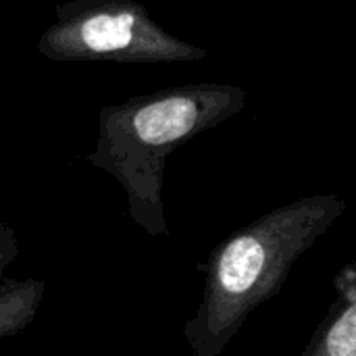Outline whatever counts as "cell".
Wrapping results in <instances>:
<instances>
[{"instance_id": "1", "label": "cell", "mask_w": 356, "mask_h": 356, "mask_svg": "<svg viewBox=\"0 0 356 356\" xmlns=\"http://www.w3.org/2000/svg\"><path fill=\"white\" fill-rule=\"evenodd\" d=\"M344 211L340 196L317 194L277 207L223 240L209 259L202 300L184 325L192 355H223L246 319L280 292L294 263Z\"/></svg>"}, {"instance_id": "2", "label": "cell", "mask_w": 356, "mask_h": 356, "mask_svg": "<svg viewBox=\"0 0 356 356\" xmlns=\"http://www.w3.org/2000/svg\"><path fill=\"white\" fill-rule=\"evenodd\" d=\"M234 86L196 83L106 106L100 115L90 165L111 173L127 196L129 215L152 238L169 236L163 209L167 159L194 136L223 123L244 106Z\"/></svg>"}, {"instance_id": "3", "label": "cell", "mask_w": 356, "mask_h": 356, "mask_svg": "<svg viewBox=\"0 0 356 356\" xmlns=\"http://www.w3.org/2000/svg\"><path fill=\"white\" fill-rule=\"evenodd\" d=\"M52 60L184 63L204 56L202 48L181 42L159 27L131 0H106L60 17L40 40Z\"/></svg>"}, {"instance_id": "4", "label": "cell", "mask_w": 356, "mask_h": 356, "mask_svg": "<svg viewBox=\"0 0 356 356\" xmlns=\"http://www.w3.org/2000/svg\"><path fill=\"white\" fill-rule=\"evenodd\" d=\"M336 302L315 330L300 356H356V267L346 263L336 273Z\"/></svg>"}, {"instance_id": "5", "label": "cell", "mask_w": 356, "mask_h": 356, "mask_svg": "<svg viewBox=\"0 0 356 356\" xmlns=\"http://www.w3.org/2000/svg\"><path fill=\"white\" fill-rule=\"evenodd\" d=\"M46 284L42 280H4L0 284V340L29 327L40 311Z\"/></svg>"}, {"instance_id": "6", "label": "cell", "mask_w": 356, "mask_h": 356, "mask_svg": "<svg viewBox=\"0 0 356 356\" xmlns=\"http://www.w3.org/2000/svg\"><path fill=\"white\" fill-rule=\"evenodd\" d=\"M19 257V240L15 232L0 221V280L4 277L8 265Z\"/></svg>"}]
</instances>
